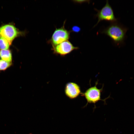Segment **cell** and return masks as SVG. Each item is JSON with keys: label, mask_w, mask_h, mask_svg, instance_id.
<instances>
[{"label": "cell", "mask_w": 134, "mask_h": 134, "mask_svg": "<svg viewBox=\"0 0 134 134\" xmlns=\"http://www.w3.org/2000/svg\"><path fill=\"white\" fill-rule=\"evenodd\" d=\"M24 34V32L19 31L11 24L4 25L0 27V36L6 39L11 44L16 38Z\"/></svg>", "instance_id": "cell-1"}, {"label": "cell", "mask_w": 134, "mask_h": 134, "mask_svg": "<svg viewBox=\"0 0 134 134\" xmlns=\"http://www.w3.org/2000/svg\"><path fill=\"white\" fill-rule=\"evenodd\" d=\"M101 33L107 35L115 43L121 41L124 36V32L120 26L114 24L110 25L101 32Z\"/></svg>", "instance_id": "cell-2"}, {"label": "cell", "mask_w": 134, "mask_h": 134, "mask_svg": "<svg viewBox=\"0 0 134 134\" xmlns=\"http://www.w3.org/2000/svg\"><path fill=\"white\" fill-rule=\"evenodd\" d=\"M95 9L97 12L96 16L98 18V21L94 27L103 20L108 21L111 23L116 20L113 10L108 0H106L105 4L101 9L99 10L96 9Z\"/></svg>", "instance_id": "cell-3"}, {"label": "cell", "mask_w": 134, "mask_h": 134, "mask_svg": "<svg viewBox=\"0 0 134 134\" xmlns=\"http://www.w3.org/2000/svg\"><path fill=\"white\" fill-rule=\"evenodd\" d=\"M64 25L60 28H56L54 32L49 41L52 46L68 40L70 38V32L65 28Z\"/></svg>", "instance_id": "cell-4"}, {"label": "cell", "mask_w": 134, "mask_h": 134, "mask_svg": "<svg viewBox=\"0 0 134 134\" xmlns=\"http://www.w3.org/2000/svg\"><path fill=\"white\" fill-rule=\"evenodd\" d=\"M98 82H96L95 85L88 89L84 93H82L81 95L85 97L87 103L95 104L99 100L101 99V93L103 87L100 89L97 87Z\"/></svg>", "instance_id": "cell-5"}, {"label": "cell", "mask_w": 134, "mask_h": 134, "mask_svg": "<svg viewBox=\"0 0 134 134\" xmlns=\"http://www.w3.org/2000/svg\"><path fill=\"white\" fill-rule=\"evenodd\" d=\"M79 49V47L74 46L69 41L67 40L52 46V50L54 54L64 56Z\"/></svg>", "instance_id": "cell-6"}, {"label": "cell", "mask_w": 134, "mask_h": 134, "mask_svg": "<svg viewBox=\"0 0 134 134\" xmlns=\"http://www.w3.org/2000/svg\"><path fill=\"white\" fill-rule=\"evenodd\" d=\"M64 91L66 96L72 99L76 98L82 93L80 86L72 82H69L66 84Z\"/></svg>", "instance_id": "cell-7"}, {"label": "cell", "mask_w": 134, "mask_h": 134, "mask_svg": "<svg viewBox=\"0 0 134 134\" xmlns=\"http://www.w3.org/2000/svg\"><path fill=\"white\" fill-rule=\"evenodd\" d=\"M0 58L1 60L7 62L12 63V53L9 50L5 49L0 50Z\"/></svg>", "instance_id": "cell-8"}, {"label": "cell", "mask_w": 134, "mask_h": 134, "mask_svg": "<svg viewBox=\"0 0 134 134\" xmlns=\"http://www.w3.org/2000/svg\"><path fill=\"white\" fill-rule=\"evenodd\" d=\"M11 45L5 38L0 36V50L7 49Z\"/></svg>", "instance_id": "cell-9"}, {"label": "cell", "mask_w": 134, "mask_h": 134, "mask_svg": "<svg viewBox=\"0 0 134 134\" xmlns=\"http://www.w3.org/2000/svg\"><path fill=\"white\" fill-rule=\"evenodd\" d=\"M12 64V63L0 60V71L6 70L11 66Z\"/></svg>", "instance_id": "cell-10"}, {"label": "cell", "mask_w": 134, "mask_h": 134, "mask_svg": "<svg viewBox=\"0 0 134 134\" xmlns=\"http://www.w3.org/2000/svg\"><path fill=\"white\" fill-rule=\"evenodd\" d=\"M81 30V29L79 26H74L72 27L71 31L73 32L78 33L80 32Z\"/></svg>", "instance_id": "cell-11"}, {"label": "cell", "mask_w": 134, "mask_h": 134, "mask_svg": "<svg viewBox=\"0 0 134 134\" xmlns=\"http://www.w3.org/2000/svg\"><path fill=\"white\" fill-rule=\"evenodd\" d=\"M74 2L79 3H81L84 2H89V0H73Z\"/></svg>", "instance_id": "cell-12"}]
</instances>
